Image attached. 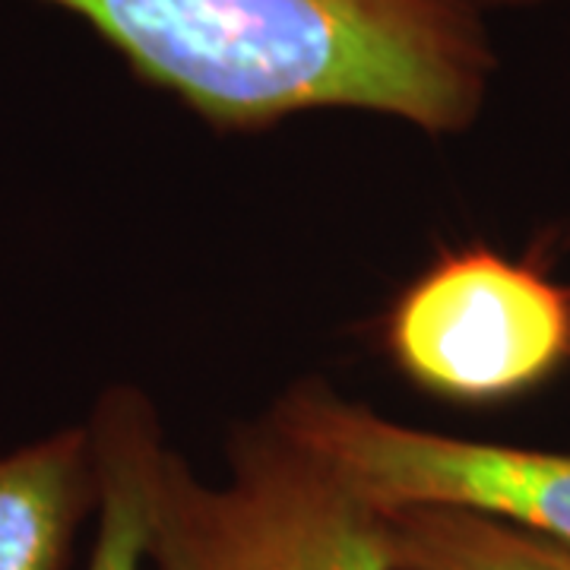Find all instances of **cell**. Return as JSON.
I'll return each instance as SVG.
<instances>
[{
    "label": "cell",
    "instance_id": "8",
    "mask_svg": "<svg viewBox=\"0 0 570 570\" xmlns=\"http://www.w3.org/2000/svg\"><path fill=\"white\" fill-rule=\"evenodd\" d=\"M472 3L489 10V7H535V3H551V0H472Z\"/></svg>",
    "mask_w": 570,
    "mask_h": 570
},
{
    "label": "cell",
    "instance_id": "6",
    "mask_svg": "<svg viewBox=\"0 0 570 570\" xmlns=\"http://www.w3.org/2000/svg\"><path fill=\"white\" fill-rule=\"evenodd\" d=\"M102 494L86 570H149V475L168 444L146 390L111 384L89 412Z\"/></svg>",
    "mask_w": 570,
    "mask_h": 570
},
{
    "label": "cell",
    "instance_id": "5",
    "mask_svg": "<svg viewBox=\"0 0 570 570\" xmlns=\"http://www.w3.org/2000/svg\"><path fill=\"white\" fill-rule=\"evenodd\" d=\"M102 494L89 422L0 453V570H70Z\"/></svg>",
    "mask_w": 570,
    "mask_h": 570
},
{
    "label": "cell",
    "instance_id": "4",
    "mask_svg": "<svg viewBox=\"0 0 570 570\" xmlns=\"http://www.w3.org/2000/svg\"><path fill=\"white\" fill-rule=\"evenodd\" d=\"M377 508L469 510L570 546V453L412 428L305 377L266 409Z\"/></svg>",
    "mask_w": 570,
    "mask_h": 570
},
{
    "label": "cell",
    "instance_id": "7",
    "mask_svg": "<svg viewBox=\"0 0 570 570\" xmlns=\"http://www.w3.org/2000/svg\"><path fill=\"white\" fill-rule=\"evenodd\" d=\"M390 570H570V546L450 508L387 510Z\"/></svg>",
    "mask_w": 570,
    "mask_h": 570
},
{
    "label": "cell",
    "instance_id": "2",
    "mask_svg": "<svg viewBox=\"0 0 570 570\" xmlns=\"http://www.w3.org/2000/svg\"><path fill=\"white\" fill-rule=\"evenodd\" d=\"M387 510L269 412L206 482L171 444L149 475V570H390Z\"/></svg>",
    "mask_w": 570,
    "mask_h": 570
},
{
    "label": "cell",
    "instance_id": "3",
    "mask_svg": "<svg viewBox=\"0 0 570 570\" xmlns=\"http://www.w3.org/2000/svg\"><path fill=\"white\" fill-rule=\"evenodd\" d=\"M390 365L453 406H494L570 365V288L482 245L441 250L381 321Z\"/></svg>",
    "mask_w": 570,
    "mask_h": 570
},
{
    "label": "cell",
    "instance_id": "1",
    "mask_svg": "<svg viewBox=\"0 0 570 570\" xmlns=\"http://www.w3.org/2000/svg\"><path fill=\"white\" fill-rule=\"evenodd\" d=\"M86 22L146 86L216 130L367 111L466 134L498 55L472 0H41Z\"/></svg>",
    "mask_w": 570,
    "mask_h": 570
}]
</instances>
